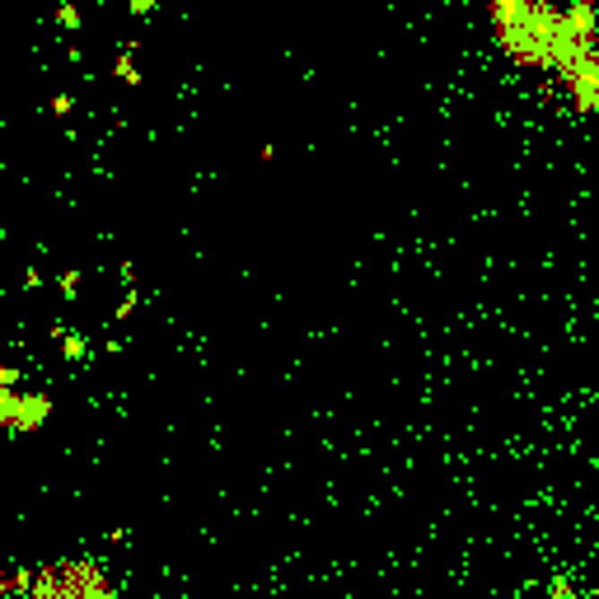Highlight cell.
<instances>
[{"instance_id":"1","label":"cell","mask_w":599,"mask_h":599,"mask_svg":"<svg viewBox=\"0 0 599 599\" xmlns=\"http://www.w3.org/2000/svg\"><path fill=\"white\" fill-rule=\"evenodd\" d=\"M506 38L599 103V0H501Z\"/></svg>"},{"instance_id":"2","label":"cell","mask_w":599,"mask_h":599,"mask_svg":"<svg viewBox=\"0 0 599 599\" xmlns=\"http://www.w3.org/2000/svg\"><path fill=\"white\" fill-rule=\"evenodd\" d=\"M0 590H14V586H5V581H0Z\"/></svg>"}]
</instances>
